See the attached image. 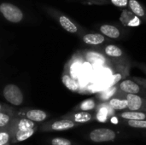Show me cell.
I'll use <instances>...</instances> for the list:
<instances>
[{
  "mask_svg": "<svg viewBox=\"0 0 146 145\" xmlns=\"http://www.w3.org/2000/svg\"><path fill=\"white\" fill-rule=\"evenodd\" d=\"M38 130V126L27 119L15 116L11 122L12 144H17L31 138Z\"/></svg>",
  "mask_w": 146,
  "mask_h": 145,
  "instance_id": "6da1fadb",
  "label": "cell"
},
{
  "mask_svg": "<svg viewBox=\"0 0 146 145\" xmlns=\"http://www.w3.org/2000/svg\"><path fill=\"white\" fill-rule=\"evenodd\" d=\"M115 96L127 102V111H146V97L124 93L119 90Z\"/></svg>",
  "mask_w": 146,
  "mask_h": 145,
  "instance_id": "7a4b0ae2",
  "label": "cell"
},
{
  "mask_svg": "<svg viewBox=\"0 0 146 145\" xmlns=\"http://www.w3.org/2000/svg\"><path fill=\"white\" fill-rule=\"evenodd\" d=\"M80 125L76 124L69 120L65 119H60L56 121H51L44 123L40 126V131L44 132H63L68 131L70 129H73L76 126H79Z\"/></svg>",
  "mask_w": 146,
  "mask_h": 145,
  "instance_id": "3957f363",
  "label": "cell"
},
{
  "mask_svg": "<svg viewBox=\"0 0 146 145\" xmlns=\"http://www.w3.org/2000/svg\"><path fill=\"white\" fill-rule=\"evenodd\" d=\"M88 138L94 143L111 142L117 138V133L113 129L101 127L92 130L88 134Z\"/></svg>",
  "mask_w": 146,
  "mask_h": 145,
  "instance_id": "277c9868",
  "label": "cell"
},
{
  "mask_svg": "<svg viewBox=\"0 0 146 145\" xmlns=\"http://www.w3.org/2000/svg\"><path fill=\"white\" fill-rule=\"evenodd\" d=\"M3 94L6 101L14 106H20L23 103L24 97L21 90L14 84H9L4 86Z\"/></svg>",
  "mask_w": 146,
  "mask_h": 145,
  "instance_id": "5b68a950",
  "label": "cell"
},
{
  "mask_svg": "<svg viewBox=\"0 0 146 145\" xmlns=\"http://www.w3.org/2000/svg\"><path fill=\"white\" fill-rule=\"evenodd\" d=\"M15 115L21 118L27 119L35 123L43 122L49 116V115L45 111L37 109H22L16 111Z\"/></svg>",
  "mask_w": 146,
  "mask_h": 145,
  "instance_id": "8992f818",
  "label": "cell"
},
{
  "mask_svg": "<svg viewBox=\"0 0 146 145\" xmlns=\"http://www.w3.org/2000/svg\"><path fill=\"white\" fill-rule=\"evenodd\" d=\"M0 11L4 16V18H6V20L10 22L17 23L20 22L23 18V14L21 10L15 5L11 3H2L0 5Z\"/></svg>",
  "mask_w": 146,
  "mask_h": 145,
  "instance_id": "52a82bcc",
  "label": "cell"
},
{
  "mask_svg": "<svg viewBox=\"0 0 146 145\" xmlns=\"http://www.w3.org/2000/svg\"><path fill=\"white\" fill-rule=\"evenodd\" d=\"M117 89L124 93L127 94H134V95H139L146 97V91L138 83H136L133 79H123L119 84L115 85Z\"/></svg>",
  "mask_w": 146,
  "mask_h": 145,
  "instance_id": "ba28073f",
  "label": "cell"
},
{
  "mask_svg": "<svg viewBox=\"0 0 146 145\" xmlns=\"http://www.w3.org/2000/svg\"><path fill=\"white\" fill-rule=\"evenodd\" d=\"M62 119L69 120L76 124L83 125L95 120V114L90 112L72 111L62 116Z\"/></svg>",
  "mask_w": 146,
  "mask_h": 145,
  "instance_id": "9c48e42d",
  "label": "cell"
},
{
  "mask_svg": "<svg viewBox=\"0 0 146 145\" xmlns=\"http://www.w3.org/2000/svg\"><path fill=\"white\" fill-rule=\"evenodd\" d=\"M104 54L108 57L110 58V60L115 62H124L126 60V56L124 55V52L123 50L115 45V44H108L106 45L104 50Z\"/></svg>",
  "mask_w": 146,
  "mask_h": 145,
  "instance_id": "30bf717a",
  "label": "cell"
},
{
  "mask_svg": "<svg viewBox=\"0 0 146 145\" xmlns=\"http://www.w3.org/2000/svg\"><path fill=\"white\" fill-rule=\"evenodd\" d=\"M97 113L95 115V120L98 121L99 122H106L110 116H112L115 111L110 107V105L104 102L98 103L97 109Z\"/></svg>",
  "mask_w": 146,
  "mask_h": 145,
  "instance_id": "8fae6325",
  "label": "cell"
},
{
  "mask_svg": "<svg viewBox=\"0 0 146 145\" xmlns=\"http://www.w3.org/2000/svg\"><path fill=\"white\" fill-rule=\"evenodd\" d=\"M15 112L16 111L10 107L3 105V108L0 111V128L7 127L11 124L15 116Z\"/></svg>",
  "mask_w": 146,
  "mask_h": 145,
  "instance_id": "7c38bea8",
  "label": "cell"
},
{
  "mask_svg": "<svg viewBox=\"0 0 146 145\" xmlns=\"http://www.w3.org/2000/svg\"><path fill=\"white\" fill-rule=\"evenodd\" d=\"M116 117L127 121H146V111H121L117 112Z\"/></svg>",
  "mask_w": 146,
  "mask_h": 145,
  "instance_id": "4fadbf2b",
  "label": "cell"
},
{
  "mask_svg": "<svg viewBox=\"0 0 146 145\" xmlns=\"http://www.w3.org/2000/svg\"><path fill=\"white\" fill-rule=\"evenodd\" d=\"M62 82L70 91L78 92L80 91V85L78 81L72 77L67 70H65L62 75Z\"/></svg>",
  "mask_w": 146,
  "mask_h": 145,
  "instance_id": "5bb4252c",
  "label": "cell"
},
{
  "mask_svg": "<svg viewBox=\"0 0 146 145\" xmlns=\"http://www.w3.org/2000/svg\"><path fill=\"white\" fill-rule=\"evenodd\" d=\"M120 20L125 26H137L141 24L139 17L136 16L133 13L127 10H123Z\"/></svg>",
  "mask_w": 146,
  "mask_h": 145,
  "instance_id": "9a60e30c",
  "label": "cell"
},
{
  "mask_svg": "<svg viewBox=\"0 0 146 145\" xmlns=\"http://www.w3.org/2000/svg\"><path fill=\"white\" fill-rule=\"evenodd\" d=\"M98 103H97L96 99L94 98H88L86 100L82 101L80 103H79L77 106L74 108V111H81V112H90L92 113V111L97 109Z\"/></svg>",
  "mask_w": 146,
  "mask_h": 145,
  "instance_id": "2e32d148",
  "label": "cell"
},
{
  "mask_svg": "<svg viewBox=\"0 0 146 145\" xmlns=\"http://www.w3.org/2000/svg\"><path fill=\"white\" fill-rule=\"evenodd\" d=\"M106 103L115 113L127 110V102L125 99L118 97L116 96H114Z\"/></svg>",
  "mask_w": 146,
  "mask_h": 145,
  "instance_id": "e0dca14e",
  "label": "cell"
},
{
  "mask_svg": "<svg viewBox=\"0 0 146 145\" xmlns=\"http://www.w3.org/2000/svg\"><path fill=\"white\" fill-rule=\"evenodd\" d=\"M82 40L85 44L89 45H99L104 43L106 38L100 33H87L83 36Z\"/></svg>",
  "mask_w": 146,
  "mask_h": 145,
  "instance_id": "ac0fdd59",
  "label": "cell"
},
{
  "mask_svg": "<svg viewBox=\"0 0 146 145\" xmlns=\"http://www.w3.org/2000/svg\"><path fill=\"white\" fill-rule=\"evenodd\" d=\"M99 30L103 33V35H105L106 37H109L110 38H118L121 36V31L116 26L112 25H103L100 26Z\"/></svg>",
  "mask_w": 146,
  "mask_h": 145,
  "instance_id": "d6986e66",
  "label": "cell"
},
{
  "mask_svg": "<svg viewBox=\"0 0 146 145\" xmlns=\"http://www.w3.org/2000/svg\"><path fill=\"white\" fill-rule=\"evenodd\" d=\"M12 144L11 124L4 128H0V145H9Z\"/></svg>",
  "mask_w": 146,
  "mask_h": 145,
  "instance_id": "ffe728a7",
  "label": "cell"
},
{
  "mask_svg": "<svg viewBox=\"0 0 146 145\" xmlns=\"http://www.w3.org/2000/svg\"><path fill=\"white\" fill-rule=\"evenodd\" d=\"M59 22L61 24V26H62L63 29H65L67 32H71V33H75L78 32V27L76 26V25L74 23H73L68 17L62 15L59 18Z\"/></svg>",
  "mask_w": 146,
  "mask_h": 145,
  "instance_id": "44dd1931",
  "label": "cell"
},
{
  "mask_svg": "<svg viewBox=\"0 0 146 145\" xmlns=\"http://www.w3.org/2000/svg\"><path fill=\"white\" fill-rule=\"evenodd\" d=\"M128 5L130 7L131 12L133 13L138 17H144L145 15V12L142 5L137 0H129Z\"/></svg>",
  "mask_w": 146,
  "mask_h": 145,
  "instance_id": "7402d4cb",
  "label": "cell"
},
{
  "mask_svg": "<svg viewBox=\"0 0 146 145\" xmlns=\"http://www.w3.org/2000/svg\"><path fill=\"white\" fill-rule=\"evenodd\" d=\"M121 120V124L125 126H128L135 129H142L146 130V121H127V120Z\"/></svg>",
  "mask_w": 146,
  "mask_h": 145,
  "instance_id": "603a6c76",
  "label": "cell"
},
{
  "mask_svg": "<svg viewBox=\"0 0 146 145\" xmlns=\"http://www.w3.org/2000/svg\"><path fill=\"white\" fill-rule=\"evenodd\" d=\"M117 91H118V89H117V87L115 85V86H112L111 88H110L106 91H104L103 93H101L100 95H98V99L100 101V103L107 102V101H109L110 98H112L115 95V93L117 92Z\"/></svg>",
  "mask_w": 146,
  "mask_h": 145,
  "instance_id": "cb8c5ba5",
  "label": "cell"
},
{
  "mask_svg": "<svg viewBox=\"0 0 146 145\" xmlns=\"http://www.w3.org/2000/svg\"><path fill=\"white\" fill-rule=\"evenodd\" d=\"M81 65H82V61L80 58H78L76 61L71 62V64L69 66V71H68V70L67 71L70 73L71 76H72V74H76L79 72V69L80 68Z\"/></svg>",
  "mask_w": 146,
  "mask_h": 145,
  "instance_id": "d4e9b609",
  "label": "cell"
},
{
  "mask_svg": "<svg viewBox=\"0 0 146 145\" xmlns=\"http://www.w3.org/2000/svg\"><path fill=\"white\" fill-rule=\"evenodd\" d=\"M50 144L51 145H73V143L68 139V138H55L53 139H51L50 141Z\"/></svg>",
  "mask_w": 146,
  "mask_h": 145,
  "instance_id": "484cf974",
  "label": "cell"
},
{
  "mask_svg": "<svg viewBox=\"0 0 146 145\" xmlns=\"http://www.w3.org/2000/svg\"><path fill=\"white\" fill-rule=\"evenodd\" d=\"M133 80H134L136 83H138L139 85H141L145 90L146 91V79H144V78H140V77H136V76H133Z\"/></svg>",
  "mask_w": 146,
  "mask_h": 145,
  "instance_id": "4316f807",
  "label": "cell"
},
{
  "mask_svg": "<svg viewBox=\"0 0 146 145\" xmlns=\"http://www.w3.org/2000/svg\"><path fill=\"white\" fill-rule=\"evenodd\" d=\"M111 2L117 7H126L128 5V0H111Z\"/></svg>",
  "mask_w": 146,
  "mask_h": 145,
  "instance_id": "83f0119b",
  "label": "cell"
},
{
  "mask_svg": "<svg viewBox=\"0 0 146 145\" xmlns=\"http://www.w3.org/2000/svg\"><path fill=\"white\" fill-rule=\"evenodd\" d=\"M139 68L145 73L146 74V65H144V64H140L139 66Z\"/></svg>",
  "mask_w": 146,
  "mask_h": 145,
  "instance_id": "f1b7e54d",
  "label": "cell"
},
{
  "mask_svg": "<svg viewBox=\"0 0 146 145\" xmlns=\"http://www.w3.org/2000/svg\"><path fill=\"white\" fill-rule=\"evenodd\" d=\"M2 108H3V105L0 103V111H1V109H2Z\"/></svg>",
  "mask_w": 146,
  "mask_h": 145,
  "instance_id": "f546056e",
  "label": "cell"
}]
</instances>
